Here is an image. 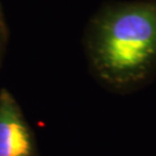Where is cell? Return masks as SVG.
<instances>
[{"label": "cell", "mask_w": 156, "mask_h": 156, "mask_svg": "<svg viewBox=\"0 0 156 156\" xmlns=\"http://www.w3.org/2000/svg\"><path fill=\"white\" fill-rule=\"evenodd\" d=\"M87 65L109 91L127 95L156 78V0L108 1L82 36Z\"/></svg>", "instance_id": "6da1fadb"}, {"label": "cell", "mask_w": 156, "mask_h": 156, "mask_svg": "<svg viewBox=\"0 0 156 156\" xmlns=\"http://www.w3.org/2000/svg\"><path fill=\"white\" fill-rule=\"evenodd\" d=\"M0 156H38L34 131L6 88L0 89Z\"/></svg>", "instance_id": "7a4b0ae2"}, {"label": "cell", "mask_w": 156, "mask_h": 156, "mask_svg": "<svg viewBox=\"0 0 156 156\" xmlns=\"http://www.w3.org/2000/svg\"><path fill=\"white\" fill-rule=\"evenodd\" d=\"M7 41H8V29H7L4 13H2L1 7H0V62H1L4 53H5Z\"/></svg>", "instance_id": "3957f363"}]
</instances>
